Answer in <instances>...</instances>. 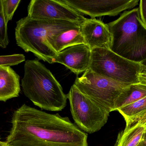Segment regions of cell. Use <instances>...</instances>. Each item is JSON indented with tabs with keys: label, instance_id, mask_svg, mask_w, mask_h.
Here are the masks:
<instances>
[{
	"label": "cell",
	"instance_id": "d6986e66",
	"mask_svg": "<svg viewBox=\"0 0 146 146\" xmlns=\"http://www.w3.org/2000/svg\"><path fill=\"white\" fill-rule=\"evenodd\" d=\"M25 61V57L23 54H14L8 55L0 56V67L15 66Z\"/></svg>",
	"mask_w": 146,
	"mask_h": 146
},
{
	"label": "cell",
	"instance_id": "6da1fadb",
	"mask_svg": "<svg viewBox=\"0 0 146 146\" xmlns=\"http://www.w3.org/2000/svg\"><path fill=\"white\" fill-rule=\"evenodd\" d=\"M7 146H88L86 134L68 117L24 104L15 111Z\"/></svg>",
	"mask_w": 146,
	"mask_h": 146
},
{
	"label": "cell",
	"instance_id": "484cf974",
	"mask_svg": "<svg viewBox=\"0 0 146 146\" xmlns=\"http://www.w3.org/2000/svg\"><path fill=\"white\" fill-rule=\"evenodd\" d=\"M145 127L146 129V125H145Z\"/></svg>",
	"mask_w": 146,
	"mask_h": 146
},
{
	"label": "cell",
	"instance_id": "9a60e30c",
	"mask_svg": "<svg viewBox=\"0 0 146 146\" xmlns=\"http://www.w3.org/2000/svg\"><path fill=\"white\" fill-rule=\"evenodd\" d=\"M146 128L139 123H135L118 134L115 146H138L142 140Z\"/></svg>",
	"mask_w": 146,
	"mask_h": 146
},
{
	"label": "cell",
	"instance_id": "ac0fdd59",
	"mask_svg": "<svg viewBox=\"0 0 146 146\" xmlns=\"http://www.w3.org/2000/svg\"><path fill=\"white\" fill-rule=\"evenodd\" d=\"M9 43L7 33V23L3 11L2 1L0 0V47L6 48Z\"/></svg>",
	"mask_w": 146,
	"mask_h": 146
},
{
	"label": "cell",
	"instance_id": "44dd1931",
	"mask_svg": "<svg viewBox=\"0 0 146 146\" xmlns=\"http://www.w3.org/2000/svg\"><path fill=\"white\" fill-rule=\"evenodd\" d=\"M138 8L141 18L146 25V0L140 1Z\"/></svg>",
	"mask_w": 146,
	"mask_h": 146
},
{
	"label": "cell",
	"instance_id": "4fadbf2b",
	"mask_svg": "<svg viewBox=\"0 0 146 146\" xmlns=\"http://www.w3.org/2000/svg\"><path fill=\"white\" fill-rule=\"evenodd\" d=\"M47 41L50 47L57 53L70 46L85 44L80 26L52 35L48 38Z\"/></svg>",
	"mask_w": 146,
	"mask_h": 146
},
{
	"label": "cell",
	"instance_id": "8992f818",
	"mask_svg": "<svg viewBox=\"0 0 146 146\" xmlns=\"http://www.w3.org/2000/svg\"><path fill=\"white\" fill-rule=\"evenodd\" d=\"M74 85L84 95L110 113L123 88L131 84L120 83L100 76L88 69Z\"/></svg>",
	"mask_w": 146,
	"mask_h": 146
},
{
	"label": "cell",
	"instance_id": "ba28073f",
	"mask_svg": "<svg viewBox=\"0 0 146 146\" xmlns=\"http://www.w3.org/2000/svg\"><path fill=\"white\" fill-rule=\"evenodd\" d=\"M27 16L33 19L68 21L80 25L86 18L60 0H32Z\"/></svg>",
	"mask_w": 146,
	"mask_h": 146
},
{
	"label": "cell",
	"instance_id": "5bb4252c",
	"mask_svg": "<svg viewBox=\"0 0 146 146\" xmlns=\"http://www.w3.org/2000/svg\"><path fill=\"white\" fill-rule=\"evenodd\" d=\"M146 97V85L140 83L129 85L123 89L117 99L114 111H117Z\"/></svg>",
	"mask_w": 146,
	"mask_h": 146
},
{
	"label": "cell",
	"instance_id": "7a4b0ae2",
	"mask_svg": "<svg viewBox=\"0 0 146 146\" xmlns=\"http://www.w3.org/2000/svg\"><path fill=\"white\" fill-rule=\"evenodd\" d=\"M21 80L25 96L35 105L49 111H61L66 106L67 95L50 71L37 60H27Z\"/></svg>",
	"mask_w": 146,
	"mask_h": 146
},
{
	"label": "cell",
	"instance_id": "9c48e42d",
	"mask_svg": "<svg viewBox=\"0 0 146 146\" xmlns=\"http://www.w3.org/2000/svg\"><path fill=\"white\" fill-rule=\"evenodd\" d=\"M82 14L92 18L114 16L130 10L139 4V0H60Z\"/></svg>",
	"mask_w": 146,
	"mask_h": 146
},
{
	"label": "cell",
	"instance_id": "30bf717a",
	"mask_svg": "<svg viewBox=\"0 0 146 146\" xmlns=\"http://www.w3.org/2000/svg\"><path fill=\"white\" fill-rule=\"evenodd\" d=\"M92 49L85 44L76 45L68 47L57 53L53 63L64 65L76 75L85 72L90 66Z\"/></svg>",
	"mask_w": 146,
	"mask_h": 146
},
{
	"label": "cell",
	"instance_id": "e0dca14e",
	"mask_svg": "<svg viewBox=\"0 0 146 146\" xmlns=\"http://www.w3.org/2000/svg\"><path fill=\"white\" fill-rule=\"evenodd\" d=\"M3 11L7 23L13 19L14 14L21 2L20 0H1Z\"/></svg>",
	"mask_w": 146,
	"mask_h": 146
},
{
	"label": "cell",
	"instance_id": "d4e9b609",
	"mask_svg": "<svg viewBox=\"0 0 146 146\" xmlns=\"http://www.w3.org/2000/svg\"><path fill=\"white\" fill-rule=\"evenodd\" d=\"M144 146V145H141V144H140L139 145V146Z\"/></svg>",
	"mask_w": 146,
	"mask_h": 146
},
{
	"label": "cell",
	"instance_id": "3957f363",
	"mask_svg": "<svg viewBox=\"0 0 146 146\" xmlns=\"http://www.w3.org/2000/svg\"><path fill=\"white\" fill-rule=\"evenodd\" d=\"M80 25L68 21L35 19L27 16L16 22V44L25 52H32L40 60L52 64L57 53L48 43V38Z\"/></svg>",
	"mask_w": 146,
	"mask_h": 146
},
{
	"label": "cell",
	"instance_id": "603a6c76",
	"mask_svg": "<svg viewBox=\"0 0 146 146\" xmlns=\"http://www.w3.org/2000/svg\"><path fill=\"white\" fill-rule=\"evenodd\" d=\"M140 144L146 146V129L145 133H144V135H143L142 141H141V142Z\"/></svg>",
	"mask_w": 146,
	"mask_h": 146
},
{
	"label": "cell",
	"instance_id": "8fae6325",
	"mask_svg": "<svg viewBox=\"0 0 146 146\" xmlns=\"http://www.w3.org/2000/svg\"><path fill=\"white\" fill-rule=\"evenodd\" d=\"M80 27L85 44L91 49H110L112 38L107 24L94 18L86 19Z\"/></svg>",
	"mask_w": 146,
	"mask_h": 146
},
{
	"label": "cell",
	"instance_id": "277c9868",
	"mask_svg": "<svg viewBox=\"0 0 146 146\" xmlns=\"http://www.w3.org/2000/svg\"><path fill=\"white\" fill-rule=\"evenodd\" d=\"M107 25L112 38L111 50L137 62L146 59V25L141 18L139 8L124 11Z\"/></svg>",
	"mask_w": 146,
	"mask_h": 146
},
{
	"label": "cell",
	"instance_id": "2e32d148",
	"mask_svg": "<svg viewBox=\"0 0 146 146\" xmlns=\"http://www.w3.org/2000/svg\"><path fill=\"white\" fill-rule=\"evenodd\" d=\"M117 111L123 116L127 124L137 116L146 111V97Z\"/></svg>",
	"mask_w": 146,
	"mask_h": 146
},
{
	"label": "cell",
	"instance_id": "5b68a950",
	"mask_svg": "<svg viewBox=\"0 0 146 146\" xmlns=\"http://www.w3.org/2000/svg\"><path fill=\"white\" fill-rule=\"evenodd\" d=\"M89 69L95 73L124 84L139 83L141 63L126 59L110 49L95 48L92 50Z\"/></svg>",
	"mask_w": 146,
	"mask_h": 146
},
{
	"label": "cell",
	"instance_id": "7c38bea8",
	"mask_svg": "<svg viewBox=\"0 0 146 146\" xmlns=\"http://www.w3.org/2000/svg\"><path fill=\"white\" fill-rule=\"evenodd\" d=\"M19 76L8 66L0 67V101L18 97L20 91Z\"/></svg>",
	"mask_w": 146,
	"mask_h": 146
},
{
	"label": "cell",
	"instance_id": "52a82bcc",
	"mask_svg": "<svg viewBox=\"0 0 146 146\" xmlns=\"http://www.w3.org/2000/svg\"><path fill=\"white\" fill-rule=\"evenodd\" d=\"M67 95L73 119L81 130L94 133L106 124L110 112L81 92L74 85Z\"/></svg>",
	"mask_w": 146,
	"mask_h": 146
},
{
	"label": "cell",
	"instance_id": "7402d4cb",
	"mask_svg": "<svg viewBox=\"0 0 146 146\" xmlns=\"http://www.w3.org/2000/svg\"><path fill=\"white\" fill-rule=\"evenodd\" d=\"M139 81L140 83L146 86V66L142 64L141 69L139 75Z\"/></svg>",
	"mask_w": 146,
	"mask_h": 146
},
{
	"label": "cell",
	"instance_id": "ffe728a7",
	"mask_svg": "<svg viewBox=\"0 0 146 146\" xmlns=\"http://www.w3.org/2000/svg\"><path fill=\"white\" fill-rule=\"evenodd\" d=\"M137 123H139L143 126L146 125V111L139 115L131 120L127 124H126V128H128Z\"/></svg>",
	"mask_w": 146,
	"mask_h": 146
},
{
	"label": "cell",
	"instance_id": "cb8c5ba5",
	"mask_svg": "<svg viewBox=\"0 0 146 146\" xmlns=\"http://www.w3.org/2000/svg\"><path fill=\"white\" fill-rule=\"evenodd\" d=\"M141 63L142 65L146 66V59H145V60H144V61H143L141 62Z\"/></svg>",
	"mask_w": 146,
	"mask_h": 146
}]
</instances>
